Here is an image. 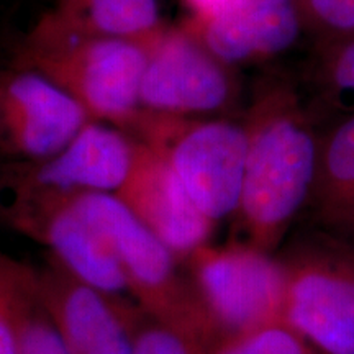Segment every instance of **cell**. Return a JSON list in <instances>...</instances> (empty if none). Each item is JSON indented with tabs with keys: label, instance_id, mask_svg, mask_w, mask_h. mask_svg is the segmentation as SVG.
<instances>
[{
	"label": "cell",
	"instance_id": "1",
	"mask_svg": "<svg viewBox=\"0 0 354 354\" xmlns=\"http://www.w3.org/2000/svg\"><path fill=\"white\" fill-rule=\"evenodd\" d=\"M246 130L250 145L236 215L253 238L251 246L266 251L312 198L322 143L284 88L259 97Z\"/></svg>",
	"mask_w": 354,
	"mask_h": 354
},
{
	"label": "cell",
	"instance_id": "2",
	"mask_svg": "<svg viewBox=\"0 0 354 354\" xmlns=\"http://www.w3.org/2000/svg\"><path fill=\"white\" fill-rule=\"evenodd\" d=\"M17 64L37 69L63 87L92 120L130 133L143 113L141 41L97 37L55 13L35 26L21 46Z\"/></svg>",
	"mask_w": 354,
	"mask_h": 354
},
{
	"label": "cell",
	"instance_id": "3",
	"mask_svg": "<svg viewBox=\"0 0 354 354\" xmlns=\"http://www.w3.org/2000/svg\"><path fill=\"white\" fill-rule=\"evenodd\" d=\"M130 135L162 154L197 209L210 221L216 223L238 214L250 145L246 125L143 110Z\"/></svg>",
	"mask_w": 354,
	"mask_h": 354
},
{
	"label": "cell",
	"instance_id": "4",
	"mask_svg": "<svg viewBox=\"0 0 354 354\" xmlns=\"http://www.w3.org/2000/svg\"><path fill=\"white\" fill-rule=\"evenodd\" d=\"M145 68L140 100L145 112L202 118L233 102L228 66L203 46L187 26L166 28L141 39Z\"/></svg>",
	"mask_w": 354,
	"mask_h": 354
},
{
	"label": "cell",
	"instance_id": "5",
	"mask_svg": "<svg viewBox=\"0 0 354 354\" xmlns=\"http://www.w3.org/2000/svg\"><path fill=\"white\" fill-rule=\"evenodd\" d=\"M287 269L282 322L315 354H354V250L323 243Z\"/></svg>",
	"mask_w": 354,
	"mask_h": 354
},
{
	"label": "cell",
	"instance_id": "6",
	"mask_svg": "<svg viewBox=\"0 0 354 354\" xmlns=\"http://www.w3.org/2000/svg\"><path fill=\"white\" fill-rule=\"evenodd\" d=\"M194 258L198 294L221 326L240 336L282 320L287 269L264 250L202 248Z\"/></svg>",
	"mask_w": 354,
	"mask_h": 354
},
{
	"label": "cell",
	"instance_id": "7",
	"mask_svg": "<svg viewBox=\"0 0 354 354\" xmlns=\"http://www.w3.org/2000/svg\"><path fill=\"white\" fill-rule=\"evenodd\" d=\"M91 120L69 92L39 71L15 63L0 74V154L12 162L55 156Z\"/></svg>",
	"mask_w": 354,
	"mask_h": 354
},
{
	"label": "cell",
	"instance_id": "8",
	"mask_svg": "<svg viewBox=\"0 0 354 354\" xmlns=\"http://www.w3.org/2000/svg\"><path fill=\"white\" fill-rule=\"evenodd\" d=\"M136 141L130 133L91 120L55 156L38 162H12L0 180L25 189L66 194L117 196L130 174Z\"/></svg>",
	"mask_w": 354,
	"mask_h": 354
},
{
	"label": "cell",
	"instance_id": "9",
	"mask_svg": "<svg viewBox=\"0 0 354 354\" xmlns=\"http://www.w3.org/2000/svg\"><path fill=\"white\" fill-rule=\"evenodd\" d=\"M135 141L131 171L117 197L176 256H194L205 248L215 223L197 209L162 154Z\"/></svg>",
	"mask_w": 354,
	"mask_h": 354
},
{
	"label": "cell",
	"instance_id": "10",
	"mask_svg": "<svg viewBox=\"0 0 354 354\" xmlns=\"http://www.w3.org/2000/svg\"><path fill=\"white\" fill-rule=\"evenodd\" d=\"M185 26L230 66L289 50L300 37L302 12L297 0H238L214 19Z\"/></svg>",
	"mask_w": 354,
	"mask_h": 354
},
{
	"label": "cell",
	"instance_id": "11",
	"mask_svg": "<svg viewBox=\"0 0 354 354\" xmlns=\"http://www.w3.org/2000/svg\"><path fill=\"white\" fill-rule=\"evenodd\" d=\"M74 207L107 240L133 287L162 294L174 281L177 256L113 194H76Z\"/></svg>",
	"mask_w": 354,
	"mask_h": 354
},
{
	"label": "cell",
	"instance_id": "12",
	"mask_svg": "<svg viewBox=\"0 0 354 354\" xmlns=\"http://www.w3.org/2000/svg\"><path fill=\"white\" fill-rule=\"evenodd\" d=\"M61 284L57 289L61 331L74 354H133V343L107 300L109 295L73 277Z\"/></svg>",
	"mask_w": 354,
	"mask_h": 354
},
{
	"label": "cell",
	"instance_id": "13",
	"mask_svg": "<svg viewBox=\"0 0 354 354\" xmlns=\"http://www.w3.org/2000/svg\"><path fill=\"white\" fill-rule=\"evenodd\" d=\"M57 15L97 37L141 41L161 28L158 0H73Z\"/></svg>",
	"mask_w": 354,
	"mask_h": 354
},
{
	"label": "cell",
	"instance_id": "14",
	"mask_svg": "<svg viewBox=\"0 0 354 354\" xmlns=\"http://www.w3.org/2000/svg\"><path fill=\"white\" fill-rule=\"evenodd\" d=\"M313 198L330 221L354 220V115L322 143Z\"/></svg>",
	"mask_w": 354,
	"mask_h": 354
},
{
	"label": "cell",
	"instance_id": "15",
	"mask_svg": "<svg viewBox=\"0 0 354 354\" xmlns=\"http://www.w3.org/2000/svg\"><path fill=\"white\" fill-rule=\"evenodd\" d=\"M32 287L30 274L0 253V354H19V322Z\"/></svg>",
	"mask_w": 354,
	"mask_h": 354
},
{
	"label": "cell",
	"instance_id": "16",
	"mask_svg": "<svg viewBox=\"0 0 354 354\" xmlns=\"http://www.w3.org/2000/svg\"><path fill=\"white\" fill-rule=\"evenodd\" d=\"M216 354H315L284 322L240 335Z\"/></svg>",
	"mask_w": 354,
	"mask_h": 354
},
{
	"label": "cell",
	"instance_id": "17",
	"mask_svg": "<svg viewBox=\"0 0 354 354\" xmlns=\"http://www.w3.org/2000/svg\"><path fill=\"white\" fill-rule=\"evenodd\" d=\"M28 313L26 304L19 322V354H74L61 328Z\"/></svg>",
	"mask_w": 354,
	"mask_h": 354
},
{
	"label": "cell",
	"instance_id": "18",
	"mask_svg": "<svg viewBox=\"0 0 354 354\" xmlns=\"http://www.w3.org/2000/svg\"><path fill=\"white\" fill-rule=\"evenodd\" d=\"M310 24L343 39L354 38V0H297Z\"/></svg>",
	"mask_w": 354,
	"mask_h": 354
},
{
	"label": "cell",
	"instance_id": "19",
	"mask_svg": "<svg viewBox=\"0 0 354 354\" xmlns=\"http://www.w3.org/2000/svg\"><path fill=\"white\" fill-rule=\"evenodd\" d=\"M326 79L336 91L354 94V38L338 41L326 61Z\"/></svg>",
	"mask_w": 354,
	"mask_h": 354
},
{
	"label": "cell",
	"instance_id": "20",
	"mask_svg": "<svg viewBox=\"0 0 354 354\" xmlns=\"http://www.w3.org/2000/svg\"><path fill=\"white\" fill-rule=\"evenodd\" d=\"M133 354H190L179 336L162 328H151L133 342Z\"/></svg>",
	"mask_w": 354,
	"mask_h": 354
},
{
	"label": "cell",
	"instance_id": "21",
	"mask_svg": "<svg viewBox=\"0 0 354 354\" xmlns=\"http://www.w3.org/2000/svg\"><path fill=\"white\" fill-rule=\"evenodd\" d=\"M184 2L192 13L190 24H202L228 10L238 0H184Z\"/></svg>",
	"mask_w": 354,
	"mask_h": 354
},
{
	"label": "cell",
	"instance_id": "22",
	"mask_svg": "<svg viewBox=\"0 0 354 354\" xmlns=\"http://www.w3.org/2000/svg\"><path fill=\"white\" fill-rule=\"evenodd\" d=\"M66 2H73V0H63V3H66Z\"/></svg>",
	"mask_w": 354,
	"mask_h": 354
},
{
	"label": "cell",
	"instance_id": "23",
	"mask_svg": "<svg viewBox=\"0 0 354 354\" xmlns=\"http://www.w3.org/2000/svg\"><path fill=\"white\" fill-rule=\"evenodd\" d=\"M351 223H354V220H353V221H351ZM353 250H354V248H353Z\"/></svg>",
	"mask_w": 354,
	"mask_h": 354
}]
</instances>
